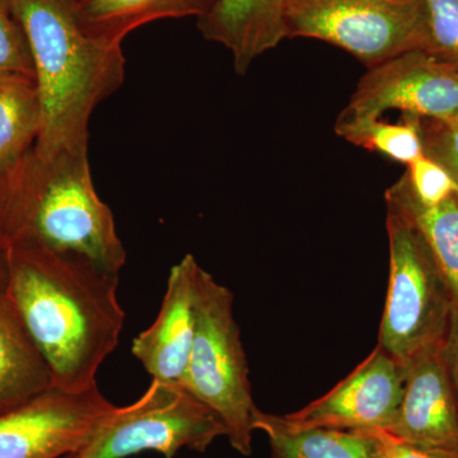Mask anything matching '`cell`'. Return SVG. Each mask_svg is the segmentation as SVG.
I'll use <instances>...</instances> for the list:
<instances>
[{
	"label": "cell",
	"instance_id": "1",
	"mask_svg": "<svg viewBox=\"0 0 458 458\" xmlns=\"http://www.w3.org/2000/svg\"><path fill=\"white\" fill-rule=\"evenodd\" d=\"M5 255V292L47 360L54 387L89 390L123 331L119 273L74 252L42 247H7Z\"/></svg>",
	"mask_w": 458,
	"mask_h": 458
},
{
	"label": "cell",
	"instance_id": "2",
	"mask_svg": "<svg viewBox=\"0 0 458 458\" xmlns=\"http://www.w3.org/2000/svg\"><path fill=\"white\" fill-rule=\"evenodd\" d=\"M0 245L74 252L120 273L126 251L93 185L89 148L51 155L32 148L0 180Z\"/></svg>",
	"mask_w": 458,
	"mask_h": 458
},
{
	"label": "cell",
	"instance_id": "3",
	"mask_svg": "<svg viewBox=\"0 0 458 458\" xmlns=\"http://www.w3.org/2000/svg\"><path fill=\"white\" fill-rule=\"evenodd\" d=\"M31 53L41 155L89 148L93 111L125 80L123 47L84 31L72 0H12Z\"/></svg>",
	"mask_w": 458,
	"mask_h": 458
},
{
	"label": "cell",
	"instance_id": "4",
	"mask_svg": "<svg viewBox=\"0 0 458 458\" xmlns=\"http://www.w3.org/2000/svg\"><path fill=\"white\" fill-rule=\"evenodd\" d=\"M386 203L390 279L378 346L405 367L445 345L454 300L419 229L394 201Z\"/></svg>",
	"mask_w": 458,
	"mask_h": 458
},
{
	"label": "cell",
	"instance_id": "5",
	"mask_svg": "<svg viewBox=\"0 0 458 458\" xmlns=\"http://www.w3.org/2000/svg\"><path fill=\"white\" fill-rule=\"evenodd\" d=\"M227 286L200 267L197 282V328L181 387L212 409L227 428L232 448L252 452L254 411L249 364Z\"/></svg>",
	"mask_w": 458,
	"mask_h": 458
},
{
	"label": "cell",
	"instance_id": "6",
	"mask_svg": "<svg viewBox=\"0 0 458 458\" xmlns=\"http://www.w3.org/2000/svg\"><path fill=\"white\" fill-rule=\"evenodd\" d=\"M285 38H318L372 68L428 47L423 0H284Z\"/></svg>",
	"mask_w": 458,
	"mask_h": 458
},
{
	"label": "cell",
	"instance_id": "7",
	"mask_svg": "<svg viewBox=\"0 0 458 458\" xmlns=\"http://www.w3.org/2000/svg\"><path fill=\"white\" fill-rule=\"evenodd\" d=\"M227 437L221 418L180 386L155 381L140 399L114 408L80 458H126L153 451L174 458L182 448L203 452Z\"/></svg>",
	"mask_w": 458,
	"mask_h": 458
},
{
	"label": "cell",
	"instance_id": "8",
	"mask_svg": "<svg viewBox=\"0 0 458 458\" xmlns=\"http://www.w3.org/2000/svg\"><path fill=\"white\" fill-rule=\"evenodd\" d=\"M390 110L418 117L457 122L458 72L424 51H412L369 68L335 131L375 122Z\"/></svg>",
	"mask_w": 458,
	"mask_h": 458
},
{
	"label": "cell",
	"instance_id": "9",
	"mask_svg": "<svg viewBox=\"0 0 458 458\" xmlns=\"http://www.w3.org/2000/svg\"><path fill=\"white\" fill-rule=\"evenodd\" d=\"M114 408L98 385L83 393L50 388L0 414V458H64L78 454Z\"/></svg>",
	"mask_w": 458,
	"mask_h": 458
},
{
	"label": "cell",
	"instance_id": "10",
	"mask_svg": "<svg viewBox=\"0 0 458 458\" xmlns=\"http://www.w3.org/2000/svg\"><path fill=\"white\" fill-rule=\"evenodd\" d=\"M403 385L405 367L377 345L330 393L280 420L293 429L386 430L400 408Z\"/></svg>",
	"mask_w": 458,
	"mask_h": 458
},
{
	"label": "cell",
	"instance_id": "11",
	"mask_svg": "<svg viewBox=\"0 0 458 458\" xmlns=\"http://www.w3.org/2000/svg\"><path fill=\"white\" fill-rule=\"evenodd\" d=\"M385 432L418 447L458 456V397L445 345L405 366L403 400Z\"/></svg>",
	"mask_w": 458,
	"mask_h": 458
},
{
	"label": "cell",
	"instance_id": "12",
	"mask_svg": "<svg viewBox=\"0 0 458 458\" xmlns=\"http://www.w3.org/2000/svg\"><path fill=\"white\" fill-rule=\"evenodd\" d=\"M199 269L192 255L172 267L156 321L132 340V355L155 381L182 384L197 328Z\"/></svg>",
	"mask_w": 458,
	"mask_h": 458
},
{
	"label": "cell",
	"instance_id": "13",
	"mask_svg": "<svg viewBox=\"0 0 458 458\" xmlns=\"http://www.w3.org/2000/svg\"><path fill=\"white\" fill-rule=\"evenodd\" d=\"M198 27L207 40L227 47L237 73L245 74L285 38L284 0H216Z\"/></svg>",
	"mask_w": 458,
	"mask_h": 458
},
{
	"label": "cell",
	"instance_id": "14",
	"mask_svg": "<svg viewBox=\"0 0 458 458\" xmlns=\"http://www.w3.org/2000/svg\"><path fill=\"white\" fill-rule=\"evenodd\" d=\"M53 387V375L47 360L4 292L0 294V414Z\"/></svg>",
	"mask_w": 458,
	"mask_h": 458
},
{
	"label": "cell",
	"instance_id": "15",
	"mask_svg": "<svg viewBox=\"0 0 458 458\" xmlns=\"http://www.w3.org/2000/svg\"><path fill=\"white\" fill-rule=\"evenodd\" d=\"M216 0H81L78 20L92 38L122 45L129 33L168 18H200Z\"/></svg>",
	"mask_w": 458,
	"mask_h": 458
},
{
	"label": "cell",
	"instance_id": "16",
	"mask_svg": "<svg viewBox=\"0 0 458 458\" xmlns=\"http://www.w3.org/2000/svg\"><path fill=\"white\" fill-rule=\"evenodd\" d=\"M255 430L269 437L271 458H379L376 442L364 432L286 427L279 415L256 408Z\"/></svg>",
	"mask_w": 458,
	"mask_h": 458
},
{
	"label": "cell",
	"instance_id": "17",
	"mask_svg": "<svg viewBox=\"0 0 458 458\" xmlns=\"http://www.w3.org/2000/svg\"><path fill=\"white\" fill-rule=\"evenodd\" d=\"M42 110L35 78L0 73V180L35 147Z\"/></svg>",
	"mask_w": 458,
	"mask_h": 458
},
{
	"label": "cell",
	"instance_id": "18",
	"mask_svg": "<svg viewBox=\"0 0 458 458\" xmlns=\"http://www.w3.org/2000/svg\"><path fill=\"white\" fill-rule=\"evenodd\" d=\"M386 199L394 201L420 232L458 309V199L454 195L436 207H423L412 195L406 174L387 190Z\"/></svg>",
	"mask_w": 458,
	"mask_h": 458
},
{
	"label": "cell",
	"instance_id": "19",
	"mask_svg": "<svg viewBox=\"0 0 458 458\" xmlns=\"http://www.w3.org/2000/svg\"><path fill=\"white\" fill-rule=\"evenodd\" d=\"M335 131L355 146L382 153L400 164L410 165L424 155L419 117L414 114H403L401 123L375 120L345 126Z\"/></svg>",
	"mask_w": 458,
	"mask_h": 458
},
{
	"label": "cell",
	"instance_id": "20",
	"mask_svg": "<svg viewBox=\"0 0 458 458\" xmlns=\"http://www.w3.org/2000/svg\"><path fill=\"white\" fill-rule=\"evenodd\" d=\"M427 9V54L458 72V0H423Z\"/></svg>",
	"mask_w": 458,
	"mask_h": 458
},
{
	"label": "cell",
	"instance_id": "21",
	"mask_svg": "<svg viewBox=\"0 0 458 458\" xmlns=\"http://www.w3.org/2000/svg\"><path fill=\"white\" fill-rule=\"evenodd\" d=\"M31 75V53L12 0H0V73Z\"/></svg>",
	"mask_w": 458,
	"mask_h": 458
},
{
	"label": "cell",
	"instance_id": "22",
	"mask_svg": "<svg viewBox=\"0 0 458 458\" xmlns=\"http://www.w3.org/2000/svg\"><path fill=\"white\" fill-rule=\"evenodd\" d=\"M410 190L423 207H436L457 194L456 182L441 165L423 155L408 165Z\"/></svg>",
	"mask_w": 458,
	"mask_h": 458
},
{
	"label": "cell",
	"instance_id": "23",
	"mask_svg": "<svg viewBox=\"0 0 458 458\" xmlns=\"http://www.w3.org/2000/svg\"><path fill=\"white\" fill-rule=\"evenodd\" d=\"M419 131L424 155L441 165L458 189V123L419 117Z\"/></svg>",
	"mask_w": 458,
	"mask_h": 458
},
{
	"label": "cell",
	"instance_id": "24",
	"mask_svg": "<svg viewBox=\"0 0 458 458\" xmlns=\"http://www.w3.org/2000/svg\"><path fill=\"white\" fill-rule=\"evenodd\" d=\"M361 432L372 437L373 441L376 442L379 458H458L454 454L427 450V448L400 441L385 430H361Z\"/></svg>",
	"mask_w": 458,
	"mask_h": 458
},
{
	"label": "cell",
	"instance_id": "25",
	"mask_svg": "<svg viewBox=\"0 0 458 458\" xmlns=\"http://www.w3.org/2000/svg\"><path fill=\"white\" fill-rule=\"evenodd\" d=\"M445 358L458 397V309L454 307L447 336H445Z\"/></svg>",
	"mask_w": 458,
	"mask_h": 458
},
{
	"label": "cell",
	"instance_id": "26",
	"mask_svg": "<svg viewBox=\"0 0 458 458\" xmlns=\"http://www.w3.org/2000/svg\"><path fill=\"white\" fill-rule=\"evenodd\" d=\"M7 255H5V250L0 245V294L7 291Z\"/></svg>",
	"mask_w": 458,
	"mask_h": 458
},
{
	"label": "cell",
	"instance_id": "27",
	"mask_svg": "<svg viewBox=\"0 0 458 458\" xmlns=\"http://www.w3.org/2000/svg\"><path fill=\"white\" fill-rule=\"evenodd\" d=\"M64 458H80L78 457V454H69V456H66Z\"/></svg>",
	"mask_w": 458,
	"mask_h": 458
},
{
	"label": "cell",
	"instance_id": "28",
	"mask_svg": "<svg viewBox=\"0 0 458 458\" xmlns=\"http://www.w3.org/2000/svg\"><path fill=\"white\" fill-rule=\"evenodd\" d=\"M72 2L75 3V4H77V3H80L81 0H72Z\"/></svg>",
	"mask_w": 458,
	"mask_h": 458
},
{
	"label": "cell",
	"instance_id": "29",
	"mask_svg": "<svg viewBox=\"0 0 458 458\" xmlns=\"http://www.w3.org/2000/svg\"><path fill=\"white\" fill-rule=\"evenodd\" d=\"M454 123H458V120H457V122H454Z\"/></svg>",
	"mask_w": 458,
	"mask_h": 458
}]
</instances>
